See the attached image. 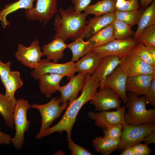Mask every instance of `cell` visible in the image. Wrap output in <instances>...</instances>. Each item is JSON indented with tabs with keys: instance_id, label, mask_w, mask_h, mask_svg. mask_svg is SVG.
Segmentation results:
<instances>
[{
	"instance_id": "cell-1",
	"label": "cell",
	"mask_w": 155,
	"mask_h": 155,
	"mask_svg": "<svg viewBox=\"0 0 155 155\" xmlns=\"http://www.w3.org/2000/svg\"><path fill=\"white\" fill-rule=\"evenodd\" d=\"M100 86L99 82L92 75H86L82 94L68 106L61 120L52 127L42 132H38L36 135L35 138L40 139L54 132L60 133L63 131L66 132L67 137H71L72 127L79 111L86 103L92 100Z\"/></svg>"
},
{
	"instance_id": "cell-2",
	"label": "cell",
	"mask_w": 155,
	"mask_h": 155,
	"mask_svg": "<svg viewBox=\"0 0 155 155\" xmlns=\"http://www.w3.org/2000/svg\"><path fill=\"white\" fill-rule=\"evenodd\" d=\"M53 22L56 34L54 39L60 38L66 42L68 39L74 40L77 38L84 30L88 21L87 15L84 12L75 11L73 7L66 9L60 8L58 10Z\"/></svg>"
},
{
	"instance_id": "cell-3",
	"label": "cell",
	"mask_w": 155,
	"mask_h": 155,
	"mask_svg": "<svg viewBox=\"0 0 155 155\" xmlns=\"http://www.w3.org/2000/svg\"><path fill=\"white\" fill-rule=\"evenodd\" d=\"M127 96L128 100L125 107L128 110L124 115L126 123L139 125L155 122V109H146L148 102L145 96L139 97L131 92Z\"/></svg>"
},
{
	"instance_id": "cell-4",
	"label": "cell",
	"mask_w": 155,
	"mask_h": 155,
	"mask_svg": "<svg viewBox=\"0 0 155 155\" xmlns=\"http://www.w3.org/2000/svg\"><path fill=\"white\" fill-rule=\"evenodd\" d=\"M31 108L28 101L23 98L16 100L13 113V121L16 131L11 142L16 150L21 149L25 141L24 135L30 127V122L28 120L27 112Z\"/></svg>"
},
{
	"instance_id": "cell-5",
	"label": "cell",
	"mask_w": 155,
	"mask_h": 155,
	"mask_svg": "<svg viewBox=\"0 0 155 155\" xmlns=\"http://www.w3.org/2000/svg\"><path fill=\"white\" fill-rule=\"evenodd\" d=\"M155 129V122L139 125H123L117 149L122 150L143 141L145 137Z\"/></svg>"
},
{
	"instance_id": "cell-6",
	"label": "cell",
	"mask_w": 155,
	"mask_h": 155,
	"mask_svg": "<svg viewBox=\"0 0 155 155\" xmlns=\"http://www.w3.org/2000/svg\"><path fill=\"white\" fill-rule=\"evenodd\" d=\"M74 63L71 61L64 63H58L47 59H41L31 73V76L35 80L47 74H55L66 77L70 79L76 73Z\"/></svg>"
},
{
	"instance_id": "cell-7",
	"label": "cell",
	"mask_w": 155,
	"mask_h": 155,
	"mask_svg": "<svg viewBox=\"0 0 155 155\" xmlns=\"http://www.w3.org/2000/svg\"><path fill=\"white\" fill-rule=\"evenodd\" d=\"M62 101L61 98H52L48 102L42 104L34 103L31 105V108L38 110L42 118V123L39 133L48 129L56 119L60 116L63 110L68 106V103L60 105Z\"/></svg>"
},
{
	"instance_id": "cell-8",
	"label": "cell",
	"mask_w": 155,
	"mask_h": 155,
	"mask_svg": "<svg viewBox=\"0 0 155 155\" xmlns=\"http://www.w3.org/2000/svg\"><path fill=\"white\" fill-rule=\"evenodd\" d=\"M57 0H35V7L24 11L27 18L29 20H38L46 25L58 12Z\"/></svg>"
},
{
	"instance_id": "cell-9",
	"label": "cell",
	"mask_w": 155,
	"mask_h": 155,
	"mask_svg": "<svg viewBox=\"0 0 155 155\" xmlns=\"http://www.w3.org/2000/svg\"><path fill=\"white\" fill-rule=\"evenodd\" d=\"M119 65L127 77L155 74V66L148 64L138 56L130 54L121 59Z\"/></svg>"
},
{
	"instance_id": "cell-10",
	"label": "cell",
	"mask_w": 155,
	"mask_h": 155,
	"mask_svg": "<svg viewBox=\"0 0 155 155\" xmlns=\"http://www.w3.org/2000/svg\"><path fill=\"white\" fill-rule=\"evenodd\" d=\"M138 43L132 38L125 40L115 39L104 45L93 48L91 51L96 53L101 58L108 55H116L122 59Z\"/></svg>"
},
{
	"instance_id": "cell-11",
	"label": "cell",
	"mask_w": 155,
	"mask_h": 155,
	"mask_svg": "<svg viewBox=\"0 0 155 155\" xmlns=\"http://www.w3.org/2000/svg\"><path fill=\"white\" fill-rule=\"evenodd\" d=\"M44 55L41 51L39 40L33 41L29 47L19 44L15 54L16 59L25 66L34 69Z\"/></svg>"
},
{
	"instance_id": "cell-12",
	"label": "cell",
	"mask_w": 155,
	"mask_h": 155,
	"mask_svg": "<svg viewBox=\"0 0 155 155\" xmlns=\"http://www.w3.org/2000/svg\"><path fill=\"white\" fill-rule=\"evenodd\" d=\"M126 108L125 106L123 105L115 111L89 112L87 113V115L90 119L94 121L96 126L104 129L110 126L125 123L124 115Z\"/></svg>"
},
{
	"instance_id": "cell-13",
	"label": "cell",
	"mask_w": 155,
	"mask_h": 155,
	"mask_svg": "<svg viewBox=\"0 0 155 155\" xmlns=\"http://www.w3.org/2000/svg\"><path fill=\"white\" fill-rule=\"evenodd\" d=\"M121 101L118 95L109 89L103 87L99 88L94 96L91 103L93 104L96 111H104L110 109L116 110L121 107Z\"/></svg>"
},
{
	"instance_id": "cell-14",
	"label": "cell",
	"mask_w": 155,
	"mask_h": 155,
	"mask_svg": "<svg viewBox=\"0 0 155 155\" xmlns=\"http://www.w3.org/2000/svg\"><path fill=\"white\" fill-rule=\"evenodd\" d=\"M127 78L119 65L106 77L103 84V87L114 92L125 104L128 100L126 90Z\"/></svg>"
},
{
	"instance_id": "cell-15",
	"label": "cell",
	"mask_w": 155,
	"mask_h": 155,
	"mask_svg": "<svg viewBox=\"0 0 155 155\" xmlns=\"http://www.w3.org/2000/svg\"><path fill=\"white\" fill-rule=\"evenodd\" d=\"M86 75L78 73L70 79L66 85L59 87L61 94L62 104L68 103V105L78 97L79 92H82L84 85Z\"/></svg>"
},
{
	"instance_id": "cell-16",
	"label": "cell",
	"mask_w": 155,
	"mask_h": 155,
	"mask_svg": "<svg viewBox=\"0 0 155 155\" xmlns=\"http://www.w3.org/2000/svg\"><path fill=\"white\" fill-rule=\"evenodd\" d=\"M115 20L114 13H108L95 16L88 21V23L84 30L78 38L83 39L89 38L113 22Z\"/></svg>"
},
{
	"instance_id": "cell-17",
	"label": "cell",
	"mask_w": 155,
	"mask_h": 155,
	"mask_svg": "<svg viewBox=\"0 0 155 155\" xmlns=\"http://www.w3.org/2000/svg\"><path fill=\"white\" fill-rule=\"evenodd\" d=\"M154 75L146 74L127 77L126 86V92H132L138 96H146Z\"/></svg>"
},
{
	"instance_id": "cell-18",
	"label": "cell",
	"mask_w": 155,
	"mask_h": 155,
	"mask_svg": "<svg viewBox=\"0 0 155 155\" xmlns=\"http://www.w3.org/2000/svg\"><path fill=\"white\" fill-rule=\"evenodd\" d=\"M121 59L116 55H108L101 58L100 65L92 75L99 82L100 88H103L106 77L121 63Z\"/></svg>"
},
{
	"instance_id": "cell-19",
	"label": "cell",
	"mask_w": 155,
	"mask_h": 155,
	"mask_svg": "<svg viewBox=\"0 0 155 155\" xmlns=\"http://www.w3.org/2000/svg\"><path fill=\"white\" fill-rule=\"evenodd\" d=\"M101 59L95 52L90 51L74 63L76 72L85 75H92L98 67Z\"/></svg>"
},
{
	"instance_id": "cell-20",
	"label": "cell",
	"mask_w": 155,
	"mask_h": 155,
	"mask_svg": "<svg viewBox=\"0 0 155 155\" xmlns=\"http://www.w3.org/2000/svg\"><path fill=\"white\" fill-rule=\"evenodd\" d=\"M64 75L55 74H47L40 77L39 80L40 91L47 98L58 90L60 83Z\"/></svg>"
},
{
	"instance_id": "cell-21",
	"label": "cell",
	"mask_w": 155,
	"mask_h": 155,
	"mask_svg": "<svg viewBox=\"0 0 155 155\" xmlns=\"http://www.w3.org/2000/svg\"><path fill=\"white\" fill-rule=\"evenodd\" d=\"M67 44L60 38H56L49 43L42 47L44 55L47 59L58 63L59 59H62L64 56V51L67 48Z\"/></svg>"
},
{
	"instance_id": "cell-22",
	"label": "cell",
	"mask_w": 155,
	"mask_h": 155,
	"mask_svg": "<svg viewBox=\"0 0 155 155\" xmlns=\"http://www.w3.org/2000/svg\"><path fill=\"white\" fill-rule=\"evenodd\" d=\"M16 100L15 97H6L0 91V114L5 125L13 130L14 129L13 113Z\"/></svg>"
},
{
	"instance_id": "cell-23",
	"label": "cell",
	"mask_w": 155,
	"mask_h": 155,
	"mask_svg": "<svg viewBox=\"0 0 155 155\" xmlns=\"http://www.w3.org/2000/svg\"><path fill=\"white\" fill-rule=\"evenodd\" d=\"M35 0H19L15 2L6 5L0 11V20L2 26L5 28L10 23L7 20V16L12 12L20 9H31L33 7V3Z\"/></svg>"
},
{
	"instance_id": "cell-24",
	"label": "cell",
	"mask_w": 155,
	"mask_h": 155,
	"mask_svg": "<svg viewBox=\"0 0 155 155\" xmlns=\"http://www.w3.org/2000/svg\"><path fill=\"white\" fill-rule=\"evenodd\" d=\"M113 22L89 38L92 48L104 45L115 39Z\"/></svg>"
},
{
	"instance_id": "cell-25",
	"label": "cell",
	"mask_w": 155,
	"mask_h": 155,
	"mask_svg": "<svg viewBox=\"0 0 155 155\" xmlns=\"http://www.w3.org/2000/svg\"><path fill=\"white\" fill-rule=\"evenodd\" d=\"M116 0H102L96 3L89 5L84 11L87 15L92 14L97 16L108 13H114L116 10Z\"/></svg>"
},
{
	"instance_id": "cell-26",
	"label": "cell",
	"mask_w": 155,
	"mask_h": 155,
	"mask_svg": "<svg viewBox=\"0 0 155 155\" xmlns=\"http://www.w3.org/2000/svg\"><path fill=\"white\" fill-rule=\"evenodd\" d=\"M120 139L114 140L100 136L92 141L96 151L102 155H108L117 149Z\"/></svg>"
},
{
	"instance_id": "cell-27",
	"label": "cell",
	"mask_w": 155,
	"mask_h": 155,
	"mask_svg": "<svg viewBox=\"0 0 155 155\" xmlns=\"http://www.w3.org/2000/svg\"><path fill=\"white\" fill-rule=\"evenodd\" d=\"M154 24H155V0L146 8L141 16L137 24V29L133 35V38L136 39L144 29Z\"/></svg>"
},
{
	"instance_id": "cell-28",
	"label": "cell",
	"mask_w": 155,
	"mask_h": 155,
	"mask_svg": "<svg viewBox=\"0 0 155 155\" xmlns=\"http://www.w3.org/2000/svg\"><path fill=\"white\" fill-rule=\"evenodd\" d=\"M67 48L71 51L72 56L71 61L73 62L91 51L92 48L88 40L85 42L83 39L78 38L72 42L67 44Z\"/></svg>"
},
{
	"instance_id": "cell-29",
	"label": "cell",
	"mask_w": 155,
	"mask_h": 155,
	"mask_svg": "<svg viewBox=\"0 0 155 155\" xmlns=\"http://www.w3.org/2000/svg\"><path fill=\"white\" fill-rule=\"evenodd\" d=\"M23 84L19 72L11 71L8 78L3 84L5 90V95L10 98L14 97L16 90L22 86Z\"/></svg>"
},
{
	"instance_id": "cell-30",
	"label": "cell",
	"mask_w": 155,
	"mask_h": 155,
	"mask_svg": "<svg viewBox=\"0 0 155 155\" xmlns=\"http://www.w3.org/2000/svg\"><path fill=\"white\" fill-rule=\"evenodd\" d=\"M144 10L141 8L130 11L116 10L114 13L115 19L122 21L132 27L137 24L140 17Z\"/></svg>"
},
{
	"instance_id": "cell-31",
	"label": "cell",
	"mask_w": 155,
	"mask_h": 155,
	"mask_svg": "<svg viewBox=\"0 0 155 155\" xmlns=\"http://www.w3.org/2000/svg\"><path fill=\"white\" fill-rule=\"evenodd\" d=\"M113 23L114 37L115 39L131 38L135 33L132 30L130 26L122 21L115 19Z\"/></svg>"
},
{
	"instance_id": "cell-32",
	"label": "cell",
	"mask_w": 155,
	"mask_h": 155,
	"mask_svg": "<svg viewBox=\"0 0 155 155\" xmlns=\"http://www.w3.org/2000/svg\"><path fill=\"white\" fill-rule=\"evenodd\" d=\"M135 40L139 43L145 46L150 45L155 46V24L145 28Z\"/></svg>"
},
{
	"instance_id": "cell-33",
	"label": "cell",
	"mask_w": 155,
	"mask_h": 155,
	"mask_svg": "<svg viewBox=\"0 0 155 155\" xmlns=\"http://www.w3.org/2000/svg\"><path fill=\"white\" fill-rule=\"evenodd\" d=\"M128 54L135 55L148 64L155 66V61L152 58L145 46L139 43L133 47Z\"/></svg>"
},
{
	"instance_id": "cell-34",
	"label": "cell",
	"mask_w": 155,
	"mask_h": 155,
	"mask_svg": "<svg viewBox=\"0 0 155 155\" xmlns=\"http://www.w3.org/2000/svg\"><path fill=\"white\" fill-rule=\"evenodd\" d=\"M123 125L118 124L108 127L103 132L104 137L114 140H119L121 137Z\"/></svg>"
},
{
	"instance_id": "cell-35",
	"label": "cell",
	"mask_w": 155,
	"mask_h": 155,
	"mask_svg": "<svg viewBox=\"0 0 155 155\" xmlns=\"http://www.w3.org/2000/svg\"><path fill=\"white\" fill-rule=\"evenodd\" d=\"M67 141L71 155H92L89 151L75 143L71 137H67Z\"/></svg>"
},
{
	"instance_id": "cell-36",
	"label": "cell",
	"mask_w": 155,
	"mask_h": 155,
	"mask_svg": "<svg viewBox=\"0 0 155 155\" xmlns=\"http://www.w3.org/2000/svg\"><path fill=\"white\" fill-rule=\"evenodd\" d=\"M148 104L155 107V75L152 79L148 93L145 96Z\"/></svg>"
},
{
	"instance_id": "cell-37",
	"label": "cell",
	"mask_w": 155,
	"mask_h": 155,
	"mask_svg": "<svg viewBox=\"0 0 155 155\" xmlns=\"http://www.w3.org/2000/svg\"><path fill=\"white\" fill-rule=\"evenodd\" d=\"M11 66L10 61L3 63L0 60V78L3 84L7 79L11 71L10 69Z\"/></svg>"
},
{
	"instance_id": "cell-38",
	"label": "cell",
	"mask_w": 155,
	"mask_h": 155,
	"mask_svg": "<svg viewBox=\"0 0 155 155\" xmlns=\"http://www.w3.org/2000/svg\"><path fill=\"white\" fill-rule=\"evenodd\" d=\"M132 147L135 155H149L152 150L148 145L140 143L135 145Z\"/></svg>"
},
{
	"instance_id": "cell-39",
	"label": "cell",
	"mask_w": 155,
	"mask_h": 155,
	"mask_svg": "<svg viewBox=\"0 0 155 155\" xmlns=\"http://www.w3.org/2000/svg\"><path fill=\"white\" fill-rule=\"evenodd\" d=\"M138 0H127L121 7L116 8V10L119 11H130L137 10L140 6Z\"/></svg>"
},
{
	"instance_id": "cell-40",
	"label": "cell",
	"mask_w": 155,
	"mask_h": 155,
	"mask_svg": "<svg viewBox=\"0 0 155 155\" xmlns=\"http://www.w3.org/2000/svg\"><path fill=\"white\" fill-rule=\"evenodd\" d=\"M91 0H72V3L74 5L75 11L80 12L84 11L90 5Z\"/></svg>"
},
{
	"instance_id": "cell-41",
	"label": "cell",
	"mask_w": 155,
	"mask_h": 155,
	"mask_svg": "<svg viewBox=\"0 0 155 155\" xmlns=\"http://www.w3.org/2000/svg\"><path fill=\"white\" fill-rule=\"evenodd\" d=\"M1 122L0 121V124ZM11 135L3 133L0 131V145H9L11 142Z\"/></svg>"
},
{
	"instance_id": "cell-42",
	"label": "cell",
	"mask_w": 155,
	"mask_h": 155,
	"mask_svg": "<svg viewBox=\"0 0 155 155\" xmlns=\"http://www.w3.org/2000/svg\"><path fill=\"white\" fill-rule=\"evenodd\" d=\"M143 141L147 145L155 143V129L153 130L144 138Z\"/></svg>"
},
{
	"instance_id": "cell-43",
	"label": "cell",
	"mask_w": 155,
	"mask_h": 155,
	"mask_svg": "<svg viewBox=\"0 0 155 155\" xmlns=\"http://www.w3.org/2000/svg\"><path fill=\"white\" fill-rule=\"evenodd\" d=\"M122 150L120 155H135L132 147L126 148Z\"/></svg>"
},
{
	"instance_id": "cell-44",
	"label": "cell",
	"mask_w": 155,
	"mask_h": 155,
	"mask_svg": "<svg viewBox=\"0 0 155 155\" xmlns=\"http://www.w3.org/2000/svg\"><path fill=\"white\" fill-rule=\"evenodd\" d=\"M145 46L152 58L155 61V46L150 45Z\"/></svg>"
},
{
	"instance_id": "cell-45",
	"label": "cell",
	"mask_w": 155,
	"mask_h": 155,
	"mask_svg": "<svg viewBox=\"0 0 155 155\" xmlns=\"http://www.w3.org/2000/svg\"><path fill=\"white\" fill-rule=\"evenodd\" d=\"M140 2L141 7L144 8H146L149 5L155 0H139Z\"/></svg>"
},
{
	"instance_id": "cell-46",
	"label": "cell",
	"mask_w": 155,
	"mask_h": 155,
	"mask_svg": "<svg viewBox=\"0 0 155 155\" xmlns=\"http://www.w3.org/2000/svg\"><path fill=\"white\" fill-rule=\"evenodd\" d=\"M125 0H116V9L122 6L125 2Z\"/></svg>"
},
{
	"instance_id": "cell-47",
	"label": "cell",
	"mask_w": 155,
	"mask_h": 155,
	"mask_svg": "<svg viewBox=\"0 0 155 155\" xmlns=\"http://www.w3.org/2000/svg\"><path fill=\"white\" fill-rule=\"evenodd\" d=\"M65 154V153L62 151H60L59 150L56 153H55V155H62L63 154Z\"/></svg>"
}]
</instances>
